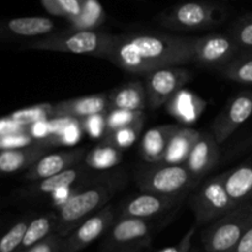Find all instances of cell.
<instances>
[{"label":"cell","mask_w":252,"mask_h":252,"mask_svg":"<svg viewBox=\"0 0 252 252\" xmlns=\"http://www.w3.org/2000/svg\"><path fill=\"white\" fill-rule=\"evenodd\" d=\"M194 37L153 31L115 34L106 61L126 73L144 76L157 69L193 63Z\"/></svg>","instance_id":"1"},{"label":"cell","mask_w":252,"mask_h":252,"mask_svg":"<svg viewBox=\"0 0 252 252\" xmlns=\"http://www.w3.org/2000/svg\"><path fill=\"white\" fill-rule=\"evenodd\" d=\"M120 186V176L115 175L110 180H98L80 187L59 207L56 234L66 238L89 217L107 206Z\"/></svg>","instance_id":"2"},{"label":"cell","mask_w":252,"mask_h":252,"mask_svg":"<svg viewBox=\"0 0 252 252\" xmlns=\"http://www.w3.org/2000/svg\"><path fill=\"white\" fill-rule=\"evenodd\" d=\"M113 38L115 34L102 30H79L69 27L64 31L54 32L46 37L34 39L27 43L25 48L107 59Z\"/></svg>","instance_id":"3"},{"label":"cell","mask_w":252,"mask_h":252,"mask_svg":"<svg viewBox=\"0 0 252 252\" xmlns=\"http://www.w3.org/2000/svg\"><path fill=\"white\" fill-rule=\"evenodd\" d=\"M228 17L224 5L213 0H186L155 16L158 25L177 32L203 31L219 26Z\"/></svg>","instance_id":"4"},{"label":"cell","mask_w":252,"mask_h":252,"mask_svg":"<svg viewBox=\"0 0 252 252\" xmlns=\"http://www.w3.org/2000/svg\"><path fill=\"white\" fill-rule=\"evenodd\" d=\"M252 226V203L236 207L207 225L202 233L204 252H235Z\"/></svg>","instance_id":"5"},{"label":"cell","mask_w":252,"mask_h":252,"mask_svg":"<svg viewBox=\"0 0 252 252\" xmlns=\"http://www.w3.org/2000/svg\"><path fill=\"white\" fill-rule=\"evenodd\" d=\"M135 182L140 192L162 196H187L189 189L198 184L185 164L174 165L166 162L140 167L135 172Z\"/></svg>","instance_id":"6"},{"label":"cell","mask_w":252,"mask_h":252,"mask_svg":"<svg viewBox=\"0 0 252 252\" xmlns=\"http://www.w3.org/2000/svg\"><path fill=\"white\" fill-rule=\"evenodd\" d=\"M154 228L152 220L117 217L98 252H142L152 244Z\"/></svg>","instance_id":"7"},{"label":"cell","mask_w":252,"mask_h":252,"mask_svg":"<svg viewBox=\"0 0 252 252\" xmlns=\"http://www.w3.org/2000/svg\"><path fill=\"white\" fill-rule=\"evenodd\" d=\"M197 225H209L236 208L220 175L211 177L198 189L189 201Z\"/></svg>","instance_id":"8"},{"label":"cell","mask_w":252,"mask_h":252,"mask_svg":"<svg viewBox=\"0 0 252 252\" xmlns=\"http://www.w3.org/2000/svg\"><path fill=\"white\" fill-rule=\"evenodd\" d=\"M148 107L157 110L166 105L192 79V73L182 65L164 66L145 74Z\"/></svg>","instance_id":"9"},{"label":"cell","mask_w":252,"mask_h":252,"mask_svg":"<svg viewBox=\"0 0 252 252\" xmlns=\"http://www.w3.org/2000/svg\"><path fill=\"white\" fill-rule=\"evenodd\" d=\"M239 53L240 48L228 32L194 37L193 63L206 68L221 70Z\"/></svg>","instance_id":"10"},{"label":"cell","mask_w":252,"mask_h":252,"mask_svg":"<svg viewBox=\"0 0 252 252\" xmlns=\"http://www.w3.org/2000/svg\"><path fill=\"white\" fill-rule=\"evenodd\" d=\"M252 116V91L244 90L230 98L212 123V134L219 145L228 140Z\"/></svg>","instance_id":"11"},{"label":"cell","mask_w":252,"mask_h":252,"mask_svg":"<svg viewBox=\"0 0 252 252\" xmlns=\"http://www.w3.org/2000/svg\"><path fill=\"white\" fill-rule=\"evenodd\" d=\"M117 219L115 207L108 203L84 220L73 233L64 238L62 252H80L101 236L106 235Z\"/></svg>","instance_id":"12"},{"label":"cell","mask_w":252,"mask_h":252,"mask_svg":"<svg viewBox=\"0 0 252 252\" xmlns=\"http://www.w3.org/2000/svg\"><path fill=\"white\" fill-rule=\"evenodd\" d=\"M185 197L186 196H162L150 192H140L121 206L117 217L152 220L154 217L180 206Z\"/></svg>","instance_id":"13"},{"label":"cell","mask_w":252,"mask_h":252,"mask_svg":"<svg viewBox=\"0 0 252 252\" xmlns=\"http://www.w3.org/2000/svg\"><path fill=\"white\" fill-rule=\"evenodd\" d=\"M86 154H88L86 148H76V149L47 154L38 162H36L31 169L27 170L24 179L30 182L48 179V177L61 174V172L83 162L85 160Z\"/></svg>","instance_id":"14"},{"label":"cell","mask_w":252,"mask_h":252,"mask_svg":"<svg viewBox=\"0 0 252 252\" xmlns=\"http://www.w3.org/2000/svg\"><path fill=\"white\" fill-rule=\"evenodd\" d=\"M90 167L83 161L79 165H75V166L61 172V174L54 175V176L48 177V179L41 180V181L31 182L20 193H21V197H26V198L53 196L54 193H57L61 189H70L71 186L76 185L78 182H81L90 175Z\"/></svg>","instance_id":"15"},{"label":"cell","mask_w":252,"mask_h":252,"mask_svg":"<svg viewBox=\"0 0 252 252\" xmlns=\"http://www.w3.org/2000/svg\"><path fill=\"white\" fill-rule=\"evenodd\" d=\"M107 111V94L79 96L53 103V118H69L78 122H81L91 116L106 113Z\"/></svg>","instance_id":"16"},{"label":"cell","mask_w":252,"mask_h":252,"mask_svg":"<svg viewBox=\"0 0 252 252\" xmlns=\"http://www.w3.org/2000/svg\"><path fill=\"white\" fill-rule=\"evenodd\" d=\"M220 159L219 144L212 133H202L192 148L185 165L192 176L199 181L217 166Z\"/></svg>","instance_id":"17"},{"label":"cell","mask_w":252,"mask_h":252,"mask_svg":"<svg viewBox=\"0 0 252 252\" xmlns=\"http://www.w3.org/2000/svg\"><path fill=\"white\" fill-rule=\"evenodd\" d=\"M53 148L47 140H37L33 144L16 149H4L0 153V170L2 174H14L21 170H29L38 162L48 149Z\"/></svg>","instance_id":"18"},{"label":"cell","mask_w":252,"mask_h":252,"mask_svg":"<svg viewBox=\"0 0 252 252\" xmlns=\"http://www.w3.org/2000/svg\"><path fill=\"white\" fill-rule=\"evenodd\" d=\"M56 22L44 16L14 17L1 24L2 37L9 38H32L46 37L54 33Z\"/></svg>","instance_id":"19"},{"label":"cell","mask_w":252,"mask_h":252,"mask_svg":"<svg viewBox=\"0 0 252 252\" xmlns=\"http://www.w3.org/2000/svg\"><path fill=\"white\" fill-rule=\"evenodd\" d=\"M181 126L161 125L155 126L144 133L140 142V154L148 164L162 162L170 142Z\"/></svg>","instance_id":"20"},{"label":"cell","mask_w":252,"mask_h":252,"mask_svg":"<svg viewBox=\"0 0 252 252\" xmlns=\"http://www.w3.org/2000/svg\"><path fill=\"white\" fill-rule=\"evenodd\" d=\"M108 95V110L144 112L148 107L144 81L133 80L113 89Z\"/></svg>","instance_id":"21"},{"label":"cell","mask_w":252,"mask_h":252,"mask_svg":"<svg viewBox=\"0 0 252 252\" xmlns=\"http://www.w3.org/2000/svg\"><path fill=\"white\" fill-rule=\"evenodd\" d=\"M224 186L236 207L252 203V162H245L221 174Z\"/></svg>","instance_id":"22"},{"label":"cell","mask_w":252,"mask_h":252,"mask_svg":"<svg viewBox=\"0 0 252 252\" xmlns=\"http://www.w3.org/2000/svg\"><path fill=\"white\" fill-rule=\"evenodd\" d=\"M207 102L187 89L180 90L166 103L167 112L185 125H193L201 117Z\"/></svg>","instance_id":"23"},{"label":"cell","mask_w":252,"mask_h":252,"mask_svg":"<svg viewBox=\"0 0 252 252\" xmlns=\"http://www.w3.org/2000/svg\"><path fill=\"white\" fill-rule=\"evenodd\" d=\"M201 134L202 133L194 128L181 126L172 137L162 162L174 165L185 164Z\"/></svg>","instance_id":"24"},{"label":"cell","mask_w":252,"mask_h":252,"mask_svg":"<svg viewBox=\"0 0 252 252\" xmlns=\"http://www.w3.org/2000/svg\"><path fill=\"white\" fill-rule=\"evenodd\" d=\"M57 223H58V214L54 212H49V213H44L36 218H32L27 226L26 235H25L19 252L29 250L30 248L41 243L44 239L56 233Z\"/></svg>","instance_id":"25"},{"label":"cell","mask_w":252,"mask_h":252,"mask_svg":"<svg viewBox=\"0 0 252 252\" xmlns=\"http://www.w3.org/2000/svg\"><path fill=\"white\" fill-rule=\"evenodd\" d=\"M122 161V150L106 142H101L86 154L85 162L90 169L105 170L116 166Z\"/></svg>","instance_id":"26"},{"label":"cell","mask_w":252,"mask_h":252,"mask_svg":"<svg viewBox=\"0 0 252 252\" xmlns=\"http://www.w3.org/2000/svg\"><path fill=\"white\" fill-rule=\"evenodd\" d=\"M81 11L70 27L79 30H100L107 19L105 9L98 0H80Z\"/></svg>","instance_id":"27"},{"label":"cell","mask_w":252,"mask_h":252,"mask_svg":"<svg viewBox=\"0 0 252 252\" xmlns=\"http://www.w3.org/2000/svg\"><path fill=\"white\" fill-rule=\"evenodd\" d=\"M221 75L234 83L252 85V51L240 53L220 70Z\"/></svg>","instance_id":"28"},{"label":"cell","mask_w":252,"mask_h":252,"mask_svg":"<svg viewBox=\"0 0 252 252\" xmlns=\"http://www.w3.org/2000/svg\"><path fill=\"white\" fill-rule=\"evenodd\" d=\"M12 122H16L24 127H30L31 125L41 121H49L53 118V105L52 103H39V105L30 106L15 111L11 115L6 116Z\"/></svg>","instance_id":"29"},{"label":"cell","mask_w":252,"mask_h":252,"mask_svg":"<svg viewBox=\"0 0 252 252\" xmlns=\"http://www.w3.org/2000/svg\"><path fill=\"white\" fill-rule=\"evenodd\" d=\"M144 122L145 120H142L139 122L134 123V125L127 126V127L120 128V129L115 130V132L107 133L102 140L120 150L130 148L137 142L138 137H139L140 132L143 129Z\"/></svg>","instance_id":"30"},{"label":"cell","mask_w":252,"mask_h":252,"mask_svg":"<svg viewBox=\"0 0 252 252\" xmlns=\"http://www.w3.org/2000/svg\"><path fill=\"white\" fill-rule=\"evenodd\" d=\"M228 33L233 37L240 51H252V12L238 17Z\"/></svg>","instance_id":"31"},{"label":"cell","mask_w":252,"mask_h":252,"mask_svg":"<svg viewBox=\"0 0 252 252\" xmlns=\"http://www.w3.org/2000/svg\"><path fill=\"white\" fill-rule=\"evenodd\" d=\"M42 6L53 16L64 17L73 24L81 11L80 0H41Z\"/></svg>","instance_id":"32"},{"label":"cell","mask_w":252,"mask_h":252,"mask_svg":"<svg viewBox=\"0 0 252 252\" xmlns=\"http://www.w3.org/2000/svg\"><path fill=\"white\" fill-rule=\"evenodd\" d=\"M31 219L24 218L14 224L0 240V252H19Z\"/></svg>","instance_id":"33"},{"label":"cell","mask_w":252,"mask_h":252,"mask_svg":"<svg viewBox=\"0 0 252 252\" xmlns=\"http://www.w3.org/2000/svg\"><path fill=\"white\" fill-rule=\"evenodd\" d=\"M142 120H145L144 112H134V111L125 110H108L106 112L107 133L115 132V130L120 129V128L134 125V123L139 122Z\"/></svg>","instance_id":"34"},{"label":"cell","mask_w":252,"mask_h":252,"mask_svg":"<svg viewBox=\"0 0 252 252\" xmlns=\"http://www.w3.org/2000/svg\"><path fill=\"white\" fill-rule=\"evenodd\" d=\"M81 127L85 130L86 134L91 138H105L107 133V125H106V113L91 116L80 122Z\"/></svg>","instance_id":"35"},{"label":"cell","mask_w":252,"mask_h":252,"mask_svg":"<svg viewBox=\"0 0 252 252\" xmlns=\"http://www.w3.org/2000/svg\"><path fill=\"white\" fill-rule=\"evenodd\" d=\"M64 238L58 234H52L41 243L36 244L34 246L30 248L25 252H62V245H63Z\"/></svg>","instance_id":"36"},{"label":"cell","mask_w":252,"mask_h":252,"mask_svg":"<svg viewBox=\"0 0 252 252\" xmlns=\"http://www.w3.org/2000/svg\"><path fill=\"white\" fill-rule=\"evenodd\" d=\"M194 233H196V226H192L179 243L164 248L159 252H192V239H193Z\"/></svg>","instance_id":"37"},{"label":"cell","mask_w":252,"mask_h":252,"mask_svg":"<svg viewBox=\"0 0 252 252\" xmlns=\"http://www.w3.org/2000/svg\"><path fill=\"white\" fill-rule=\"evenodd\" d=\"M30 137L36 138L39 140L48 139L52 135V126L49 121H41V122L33 123L27 128Z\"/></svg>","instance_id":"38"},{"label":"cell","mask_w":252,"mask_h":252,"mask_svg":"<svg viewBox=\"0 0 252 252\" xmlns=\"http://www.w3.org/2000/svg\"><path fill=\"white\" fill-rule=\"evenodd\" d=\"M235 252H252V226L240 241Z\"/></svg>","instance_id":"39"},{"label":"cell","mask_w":252,"mask_h":252,"mask_svg":"<svg viewBox=\"0 0 252 252\" xmlns=\"http://www.w3.org/2000/svg\"><path fill=\"white\" fill-rule=\"evenodd\" d=\"M135 1H139V2H144L145 0H135Z\"/></svg>","instance_id":"40"},{"label":"cell","mask_w":252,"mask_h":252,"mask_svg":"<svg viewBox=\"0 0 252 252\" xmlns=\"http://www.w3.org/2000/svg\"><path fill=\"white\" fill-rule=\"evenodd\" d=\"M226 1H231V0H226Z\"/></svg>","instance_id":"41"}]
</instances>
